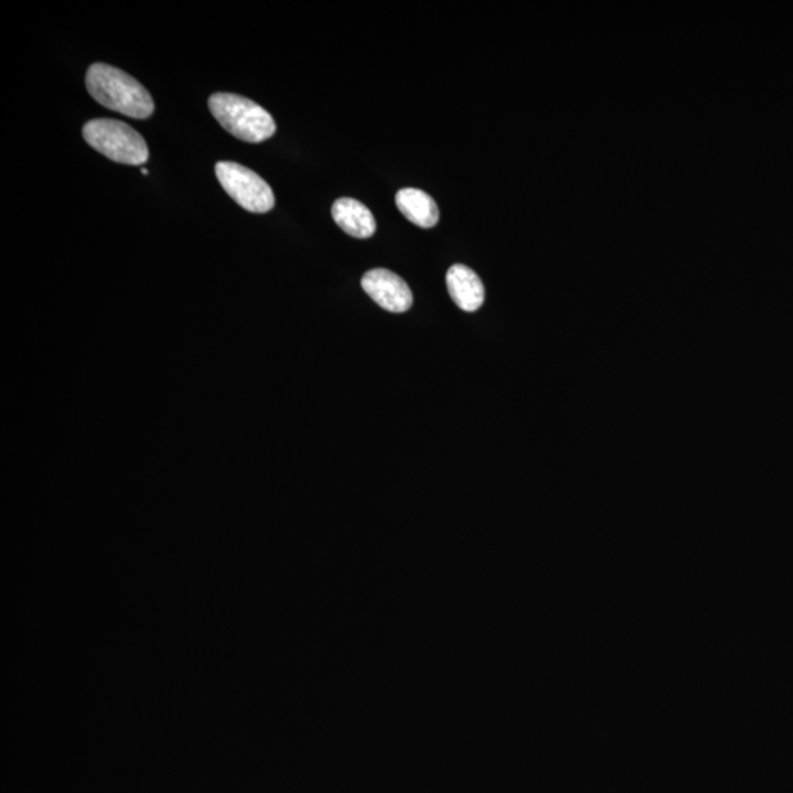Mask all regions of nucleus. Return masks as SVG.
<instances>
[{
    "instance_id": "1",
    "label": "nucleus",
    "mask_w": 793,
    "mask_h": 793,
    "mask_svg": "<svg viewBox=\"0 0 793 793\" xmlns=\"http://www.w3.org/2000/svg\"><path fill=\"white\" fill-rule=\"evenodd\" d=\"M85 85L94 101L130 119L147 120L155 111L147 89L120 68L96 62L89 68Z\"/></svg>"
},
{
    "instance_id": "2",
    "label": "nucleus",
    "mask_w": 793,
    "mask_h": 793,
    "mask_svg": "<svg viewBox=\"0 0 793 793\" xmlns=\"http://www.w3.org/2000/svg\"><path fill=\"white\" fill-rule=\"evenodd\" d=\"M209 110L225 132L246 143H262L277 132V124L268 111L238 94H212Z\"/></svg>"
},
{
    "instance_id": "3",
    "label": "nucleus",
    "mask_w": 793,
    "mask_h": 793,
    "mask_svg": "<svg viewBox=\"0 0 793 793\" xmlns=\"http://www.w3.org/2000/svg\"><path fill=\"white\" fill-rule=\"evenodd\" d=\"M83 137L90 147L119 164L137 166L146 164L148 159L147 143L123 121H89L84 124Z\"/></svg>"
},
{
    "instance_id": "4",
    "label": "nucleus",
    "mask_w": 793,
    "mask_h": 793,
    "mask_svg": "<svg viewBox=\"0 0 793 793\" xmlns=\"http://www.w3.org/2000/svg\"><path fill=\"white\" fill-rule=\"evenodd\" d=\"M220 186L243 209L266 214L275 206L272 188L255 171L236 162H218L215 166Z\"/></svg>"
},
{
    "instance_id": "5",
    "label": "nucleus",
    "mask_w": 793,
    "mask_h": 793,
    "mask_svg": "<svg viewBox=\"0 0 793 793\" xmlns=\"http://www.w3.org/2000/svg\"><path fill=\"white\" fill-rule=\"evenodd\" d=\"M363 290L382 309L391 313L408 312L413 305V295L408 284L389 269H372L364 274Z\"/></svg>"
},
{
    "instance_id": "6",
    "label": "nucleus",
    "mask_w": 793,
    "mask_h": 793,
    "mask_svg": "<svg viewBox=\"0 0 793 793\" xmlns=\"http://www.w3.org/2000/svg\"><path fill=\"white\" fill-rule=\"evenodd\" d=\"M447 288L454 303L464 312H476L484 305L485 288L481 278L464 265H453L447 272Z\"/></svg>"
},
{
    "instance_id": "7",
    "label": "nucleus",
    "mask_w": 793,
    "mask_h": 793,
    "mask_svg": "<svg viewBox=\"0 0 793 793\" xmlns=\"http://www.w3.org/2000/svg\"><path fill=\"white\" fill-rule=\"evenodd\" d=\"M332 218L342 231L354 238H369L377 231L372 212L354 198H338L332 206Z\"/></svg>"
},
{
    "instance_id": "8",
    "label": "nucleus",
    "mask_w": 793,
    "mask_h": 793,
    "mask_svg": "<svg viewBox=\"0 0 793 793\" xmlns=\"http://www.w3.org/2000/svg\"><path fill=\"white\" fill-rule=\"evenodd\" d=\"M395 205L401 214L418 227L432 228L439 224V206L425 192L418 188H403L395 195Z\"/></svg>"
},
{
    "instance_id": "9",
    "label": "nucleus",
    "mask_w": 793,
    "mask_h": 793,
    "mask_svg": "<svg viewBox=\"0 0 793 793\" xmlns=\"http://www.w3.org/2000/svg\"><path fill=\"white\" fill-rule=\"evenodd\" d=\"M142 174H143V175H148V171H147V169H142Z\"/></svg>"
}]
</instances>
